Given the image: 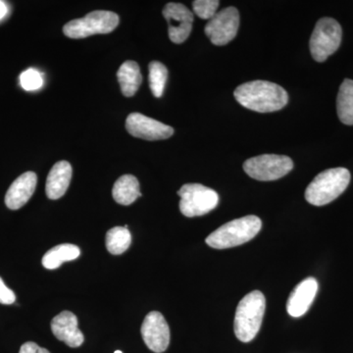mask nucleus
<instances>
[{"instance_id":"6","label":"nucleus","mask_w":353,"mask_h":353,"mask_svg":"<svg viewBox=\"0 0 353 353\" xmlns=\"http://www.w3.org/2000/svg\"><path fill=\"white\" fill-rule=\"evenodd\" d=\"M178 194L181 197L180 210L185 217L208 214L219 203L217 192L201 183H185Z\"/></svg>"},{"instance_id":"9","label":"nucleus","mask_w":353,"mask_h":353,"mask_svg":"<svg viewBox=\"0 0 353 353\" xmlns=\"http://www.w3.org/2000/svg\"><path fill=\"white\" fill-rule=\"evenodd\" d=\"M240 27V13L236 7H227L215 14L205 26L206 36L215 46H225L233 41Z\"/></svg>"},{"instance_id":"22","label":"nucleus","mask_w":353,"mask_h":353,"mask_svg":"<svg viewBox=\"0 0 353 353\" xmlns=\"http://www.w3.org/2000/svg\"><path fill=\"white\" fill-rule=\"evenodd\" d=\"M168 78V70L161 62L152 61L150 64V85L155 97H161Z\"/></svg>"},{"instance_id":"12","label":"nucleus","mask_w":353,"mask_h":353,"mask_svg":"<svg viewBox=\"0 0 353 353\" xmlns=\"http://www.w3.org/2000/svg\"><path fill=\"white\" fill-rule=\"evenodd\" d=\"M163 16L168 23L169 38L174 43L180 44L187 41L192 30L194 14L182 3L167 4Z\"/></svg>"},{"instance_id":"2","label":"nucleus","mask_w":353,"mask_h":353,"mask_svg":"<svg viewBox=\"0 0 353 353\" xmlns=\"http://www.w3.org/2000/svg\"><path fill=\"white\" fill-rule=\"evenodd\" d=\"M266 299L259 290H253L239 303L234 315V330L236 338L250 343L259 334L263 320Z\"/></svg>"},{"instance_id":"7","label":"nucleus","mask_w":353,"mask_h":353,"mask_svg":"<svg viewBox=\"0 0 353 353\" xmlns=\"http://www.w3.org/2000/svg\"><path fill=\"white\" fill-rule=\"evenodd\" d=\"M343 30L333 18L318 21L310 39V52L315 61L324 62L340 48Z\"/></svg>"},{"instance_id":"13","label":"nucleus","mask_w":353,"mask_h":353,"mask_svg":"<svg viewBox=\"0 0 353 353\" xmlns=\"http://www.w3.org/2000/svg\"><path fill=\"white\" fill-rule=\"evenodd\" d=\"M78 318L70 311H62L51 321V331L58 340L63 341L70 347L83 345L85 336L78 327Z\"/></svg>"},{"instance_id":"8","label":"nucleus","mask_w":353,"mask_h":353,"mask_svg":"<svg viewBox=\"0 0 353 353\" xmlns=\"http://www.w3.org/2000/svg\"><path fill=\"white\" fill-rule=\"evenodd\" d=\"M294 168L292 160L285 155L263 154L250 158L243 164V170L257 181L279 180Z\"/></svg>"},{"instance_id":"14","label":"nucleus","mask_w":353,"mask_h":353,"mask_svg":"<svg viewBox=\"0 0 353 353\" xmlns=\"http://www.w3.org/2000/svg\"><path fill=\"white\" fill-rule=\"evenodd\" d=\"M317 290L318 283L314 278H307L299 283L288 299V313L294 318L305 314L315 299Z\"/></svg>"},{"instance_id":"26","label":"nucleus","mask_w":353,"mask_h":353,"mask_svg":"<svg viewBox=\"0 0 353 353\" xmlns=\"http://www.w3.org/2000/svg\"><path fill=\"white\" fill-rule=\"evenodd\" d=\"M19 353H50L46 348H43L39 347L36 343H32V341H28V343H24L20 348Z\"/></svg>"},{"instance_id":"23","label":"nucleus","mask_w":353,"mask_h":353,"mask_svg":"<svg viewBox=\"0 0 353 353\" xmlns=\"http://www.w3.org/2000/svg\"><path fill=\"white\" fill-rule=\"evenodd\" d=\"M219 6L218 0H196L192 2L194 12L203 20H210L214 17Z\"/></svg>"},{"instance_id":"21","label":"nucleus","mask_w":353,"mask_h":353,"mask_svg":"<svg viewBox=\"0 0 353 353\" xmlns=\"http://www.w3.org/2000/svg\"><path fill=\"white\" fill-rule=\"evenodd\" d=\"M132 243V234L126 227H115L106 234V248L111 254L120 255Z\"/></svg>"},{"instance_id":"3","label":"nucleus","mask_w":353,"mask_h":353,"mask_svg":"<svg viewBox=\"0 0 353 353\" xmlns=\"http://www.w3.org/2000/svg\"><path fill=\"white\" fill-rule=\"evenodd\" d=\"M262 222L255 215L245 216L218 228L206 238V243L215 250H225L252 241L261 230Z\"/></svg>"},{"instance_id":"4","label":"nucleus","mask_w":353,"mask_h":353,"mask_svg":"<svg viewBox=\"0 0 353 353\" xmlns=\"http://www.w3.org/2000/svg\"><path fill=\"white\" fill-rule=\"evenodd\" d=\"M350 173L347 169L332 168L315 176L305 190V199L315 206L331 203L347 189Z\"/></svg>"},{"instance_id":"27","label":"nucleus","mask_w":353,"mask_h":353,"mask_svg":"<svg viewBox=\"0 0 353 353\" xmlns=\"http://www.w3.org/2000/svg\"><path fill=\"white\" fill-rule=\"evenodd\" d=\"M8 12V7H7L6 2L0 0V20L3 19Z\"/></svg>"},{"instance_id":"20","label":"nucleus","mask_w":353,"mask_h":353,"mask_svg":"<svg viewBox=\"0 0 353 353\" xmlns=\"http://www.w3.org/2000/svg\"><path fill=\"white\" fill-rule=\"evenodd\" d=\"M336 111L341 122L353 125V81L345 79L341 83L336 99Z\"/></svg>"},{"instance_id":"24","label":"nucleus","mask_w":353,"mask_h":353,"mask_svg":"<svg viewBox=\"0 0 353 353\" xmlns=\"http://www.w3.org/2000/svg\"><path fill=\"white\" fill-rule=\"evenodd\" d=\"M20 83L25 90L32 92L43 87V80L38 70L31 68L21 74Z\"/></svg>"},{"instance_id":"28","label":"nucleus","mask_w":353,"mask_h":353,"mask_svg":"<svg viewBox=\"0 0 353 353\" xmlns=\"http://www.w3.org/2000/svg\"><path fill=\"white\" fill-rule=\"evenodd\" d=\"M114 353H123V352H121V350H116V352H114Z\"/></svg>"},{"instance_id":"10","label":"nucleus","mask_w":353,"mask_h":353,"mask_svg":"<svg viewBox=\"0 0 353 353\" xmlns=\"http://www.w3.org/2000/svg\"><path fill=\"white\" fill-rule=\"evenodd\" d=\"M141 336L146 347L153 352H164L170 343V329L164 316L152 311L145 316L141 325Z\"/></svg>"},{"instance_id":"1","label":"nucleus","mask_w":353,"mask_h":353,"mask_svg":"<svg viewBox=\"0 0 353 353\" xmlns=\"http://www.w3.org/2000/svg\"><path fill=\"white\" fill-rule=\"evenodd\" d=\"M236 101L243 108L259 113L281 110L289 102V94L277 83L267 81H252L234 90Z\"/></svg>"},{"instance_id":"11","label":"nucleus","mask_w":353,"mask_h":353,"mask_svg":"<svg viewBox=\"0 0 353 353\" xmlns=\"http://www.w3.org/2000/svg\"><path fill=\"white\" fill-rule=\"evenodd\" d=\"M126 129L134 138L146 141H161L170 138L174 134L173 128L141 113H132L128 116Z\"/></svg>"},{"instance_id":"16","label":"nucleus","mask_w":353,"mask_h":353,"mask_svg":"<svg viewBox=\"0 0 353 353\" xmlns=\"http://www.w3.org/2000/svg\"><path fill=\"white\" fill-rule=\"evenodd\" d=\"M72 179V166L69 162L59 161L51 168L46 180V192L48 199L57 201L64 196Z\"/></svg>"},{"instance_id":"25","label":"nucleus","mask_w":353,"mask_h":353,"mask_svg":"<svg viewBox=\"0 0 353 353\" xmlns=\"http://www.w3.org/2000/svg\"><path fill=\"white\" fill-rule=\"evenodd\" d=\"M16 296L13 290L9 289L3 280L0 278V303L1 304H13L15 303Z\"/></svg>"},{"instance_id":"15","label":"nucleus","mask_w":353,"mask_h":353,"mask_svg":"<svg viewBox=\"0 0 353 353\" xmlns=\"http://www.w3.org/2000/svg\"><path fill=\"white\" fill-rule=\"evenodd\" d=\"M38 176L34 172H26L18 176L7 190L6 204L11 210H18L25 205L36 190Z\"/></svg>"},{"instance_id":"19","label":"nucleus","mask_w":353,"mask_h":353,"mask_svg":"<svg viewBox=\"0 0 353 353\" xmlns=\"http://www.w3.org/2000/svg\"><path fill=\"white\" fill-rule=\"evenodd\" d=\"M80 248L71 243H64L51 248L43 257L44 268L54 270L59 268L64 262L72 261L80 256Z\"/></svg>"},{"instance_id":"5","label":"nucleus","mask_w":353,"mask_h":353,"mask_svg":"<svg viewBox=\"0 0 353 353\" xmlns=\"http://www.w3.org/2000/svg\"><path fill=\"white\" fill-rule=\"evenodd\" d=\"M119 21V16L112 11H92L80 19L70 21L64 26L63 32L68 38L76 39L109 34L117 28Z\"/></svg>"},{"instance_id":"17","label":"nucleus","mask_w":353,"mask_h":353,"mask_svg":"<svg viewBox=\"0 0 353 353\" xmlns=\"http://www.w3.org/2000/svg\"><path fill=\"white\" fill-rule=\"evenodd\" d=\"M117 78L122 94L127 97H131L136 94L143 82V77H141L139 64L132 60L121 65L117 73Z\"/></svg>"},{"instance_id":"18","label":"nucleus","mask_w":353,"mask_h":353,"mask_svg":"<svg viewBox=\"0 0 353 353\" xmlns=\"http://www.w3.org/2000/svg\"><path fill=\"white\" fill-rule=\"evenodd\" d=\"M114 201L122 205L134 203L141 196L138 179L132 175L120 176L112 190Z\"/></svg>"}]
</instances>
